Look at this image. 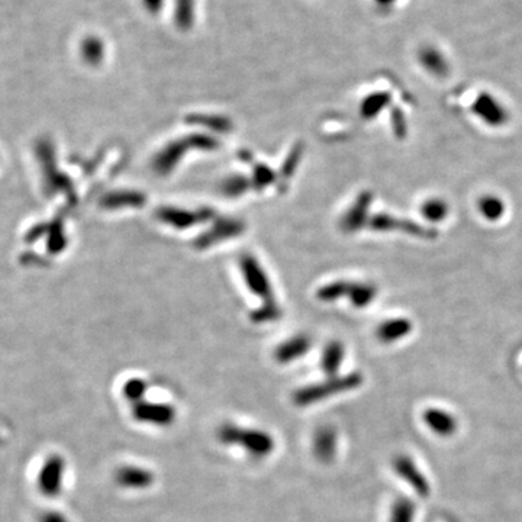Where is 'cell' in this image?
<instances>
[{
    "mask_svg": "<svg viewBox=\"0 0 522 522\" xmlns=\"http://www.w3.org/2000/svg\"><path fill=\"white\" fill-rule=\"evenodd\" d=\"M216 437L223 445H237L252 459H265L276 449V441L272 434L258 430L240 427L233 422L222 424L216 430Z\"/></svg>",
    "mask_w": 522,
    "mask_h": 522,
    "instance_id": "cell-1",
    "label": "cell"
},
{
    "mask_svg": "<svg viewBox=\"0 0 522 522\" xmlns=\"http://www.w3.org/2000/svg\"><path fill=\"white\" fill-rule=\"evenodd\" d=\"M361 383H363L361 373H350L347 376H334L328 378L325 382L314 383L297 389L293 393L292 400L296 406L307 408L319 403L322 400H326L332 396H337L340 393L354 390L358 386H361Z\"/></svg>",
    "mask_w": 522,
    "mask_h": 522,
    "instance_id": "cell-2",
    "label": "cell"
},
{
    "mask_svg": "<svg viewBox=\"0 0 522 522\" xmlns=\"http://www.w3.org/2000/svg\"><path fill=\"white\" fill-rule=\"evenodd\" d=\"M367 225L378 233H390V231H400L406 235H411L415 238L422 240H434L437 238L438 233L432 228H427L421 223H417L411 219H402L388 213H378L368 219Z\"/></svg>",
    "mask_w": 522,
    "mask_h": 522,
    "instance_id": "cell-3",
    "label": "cell"
},
{
    "mask_svg": "<svg viewBox=\"0 0 522 522\" xmlns=\"http://www.w3.org/2000/svg\"><path fill=\"white\" fill-rule=\"evenodd\" d=\"M65 476V460L60 454H53L43 463L36 484L44 496L55 498L61 494Z\"/></svg>",
    "mask_w": 522,
    "mask_h": 522,
    "instance_id": "cell-4",
    "label": "cell"
},
{
    "mask_svg": "<svg viewBox=\"0 0 522 522\" xmlns=\"http://www.w3.org/2000/svg\"><path fill=\"white\" fill-rule=\"evenodd\" d=\"M132 417L135 421L142 424L169 427L176 421L177 411L170 403L142 400L132 406Z\"/></svg>",
    "mask_w": 522,
    "mask_h": 522,
    "instance_id": "cell-5",
    "label": "cell"
},
{
    "mask_svg": "<svg viewBox=\"0 0 522 522\" xmlns=\"http://www.w3.org/2000/svg\"><path fill=\"white\" fill-rule=\"evenodd\" d=\"M472 110L479 119H481L484 124L494 128L504 127L509 121L508 110L499 100H496V97H494L488 92H481L474 99Z\"/></svg>",
    "mask_w": 522,
    "mask_h": 522,
    "instance_id": "cell-6",
    "label": "cell"
},
{
    "mask_svg": "<svg viewBox=\"0 0 522 522\" xmlns=\"http://www.w3.org/2000/svg\"><path fill=\"white\" fill-rule=\"evenodd\" d=\"M393 469L399 474V477L405 480L420 496L427 498L431 494L430 481L427 480L424 473L417 467L415 462L411 457L398 456L393 462Z\"/></svg>",
    "mask_w": 522,
    "mask_h": 522,
    "instance_id": "cell-7",
    "label": "cell"
},
{
    "mask_svg": "<svg viewBox=\"0 0 522 522\" xmlns=\"http://www.w3.org/2000/svg\"><path fill=\"white\" fill-rule=\"evenodd\" d=\"M312 452L318 462L331 463L339 452V432L334 427H319L312 440Z\"/></svg>",
    "mask_w": 522,
    "mask_h": 522,
    "instance_id": "cell-8",
    "label": "cell"
},
{
    "mask_svg": "<svg viewBox=\"0 0 522 522\" xmlns=\"http://www.w3.org/2000/svg\"><path fill=\"white\" fill-rule=\"evenodd\" d=\"M115 481L124 489L144 491L153 486L156 474L145 467L122 466L115 472Z\"/></svg>",
    "mask_w": 522,
    "mask_h": 522,
    "instance_id": "cell-9",
    "label": "cell"
},
{
    "mask_svg": "<svg viewBox=\"0 0 522 522\" xmlns=\"http://www.w3.org/2000/svg\"><path fill=\"white\" fill-rule=\"evenodd\" d=\"M373 195L370 192H361L353 206L347 211L341 220V228L346 233H356L368 223V208L371 206Z\"/></svg>",
    "mask_w": 522,
    "mask_h": 522,
    "instance_id": "cell-10",
    "label": "cell"
},
{
    "mask_svg": "<svg viewBox=\"0 0 522 522\" xmlns=\"http://www.w3.org/2000/svg\"><path fill=\"white\" fill-rule=\"evenodd\" d=\"M427 427L440 437H450L457 431V420L444 409L430 408L422 415Z\"/></svg>",
    "mask_w": 522,
    "mask_h": 522,
    "instance_id": "cell-11",
    "label": "cell"
},
{
    "mask_svg": "<svg viewBox=\"0 0 522 522\" xmlns=\"http://www.w3.org/2000/svg\"><path fill=\"white\" fill-rule=\"evenodd\" d=\"M411 332H412L411 321L406 318H393L382 322L376 331V335L379 341L385 344H392L403 340Z\"/></svg>",
    "mask_w": 522,
    "mask_h": 522,
    "instance_id": "cell-12",
    "label": "cell"
},
{
    "mask_svg": "<svg viewBox=\"0 0 522 522\" xmlns=\"http://www.w3.org/2000/svg\"><path fill=\"white\" fill-rule=\"evenodd\" d=\"M241 267H243V272L245 275V280L250 286V289L260 294V296H265V297H270V284H269V280L266 279L263 270H261V267L258 266L257 261L250 257V255H245L243 258V263H241Z\"/></svg>",
    "mask_w": 522,
    "mask_h": 522,
    "instance_id": "cell-13",
    "label": "cell"
},
{
    "mask_svg": "<svg viewBox=\"0 0 522 522\" xmlns=\"http://www.w3.org/2000/svg\"><path fill=\"white\" fill-rule=\"evenodd\" d=\"M311 340L307 335H297L279 346L275 351V360L280 364H287L294 361L296 358L304 357L311 348Z\"/></svg>",
    "mask_w": 522,
    "mask_h": 522,
    "instance_id": "cell-14",
    "label": "cell"
},
{
    "mask_svg": "<svg viewBox=\"0 0 522 522\" xmlns=\"http://www.w3.org/2000/svg\"><path fill=\"white\" fill-rule=\"evenodd\" d=\"M418 60L421 63V65L430 73L432 74L434 78L442 79L447 78L450 73V65L449 61L445 60L444 54L441 51H438L435 47L432 46H427L424 48L420 50V55Z\"/></svg>",
    "mask_w": 522,
    "mask_h": 522,
    "instance_id": "cell-15",
    "label": "cell"
},
{
    "mask_svg": "<svg viewBox=\"0 0 522 522\" xmlns=\"http://www.w3.org/2000/svg\"><path fill=\"white\" fill-rule=\"evenodd\" d=\"M159 218L170 225L176 227V228H188L193 223L199 222V220H205L208 219L212 213L211 211H203V212H189V211H180V209H160L159 211Z\"/></svg>",
    "mask_w": 522,
    "mask_h": 522,
    "instance_id": "cell-16",
    "label": "cell"
},
{
    "mask_svg": "<svg viewBox=\"0 0 522 522\" xmlns=\"http://www.w3.org/2000/svg\"><path fill=\"white\" fill-rule=\"evenodd\" d=\"M189 141H177V142H171L170 145H167L164 150L156 157L154 160V169L161 173L166 174L169 173L179 161V159L183 156L184 150L188 148Z\"/></svg>",
    "mask_w": 522,
    "mask_h": 522,
    "instance_id": "cell-17",
    "label": "cell"
},
{
    "mask_svg": "<svg viewBox=\"0 0 522 522\" xmlns=\"http://www.w3.org/2000/svg\"><path fill=\"white\" fill-rule=\"evenodd\" d=\"M344 354H346V350L340 341H331L324 348V353L321 357V367L325 375H328L329 378L337 376V373L344 360Z\"/></svg>",
    "mask_w": 522,
    "mask_h": 522,
    "instance_id": "cell-18",
    "label": "cell"
},
{
    "mask_svg": "<svg viewBox=\"0 0 522 522\" xmlns=\"http://www.w3.org/2000/svg\"><path fill=\"white\" fill-rule=\"evenodd\" d=\"M392 102V95L389 92H375L368 95L361 106L360 114L364 119H375L383 109H386Z\"/></svg>",
    "mask_w": 522,
    "mask_h": 522,
    "instance_id": "cell-19",
    "label": "cell"
},
{
    "mask_svg": "<svg viewBox=\"0 0 522 522\" xmlns=\"http://www.w3.org/2000/svg\"><path fill=\"white\" fill-rule=\"evenodd\" d=\"M378 294V289L375 284L370 283H350L347 296L350 297L351 304L356 308H366L368 307Z\"/></svg>",
    "mask_w": 522,
    "mask_h": 522,
    "instance_id": "cell-20",
    "label": "cell"
},
{
    "mask_svg": "<svg viewBox=\"0 0 522 522\" xmlns=\"http://www.w3.org/2000/svg\"><path fill=\"white\" fill-rule=\"evenodd\" d=\"M241 230H243V223H240L237 220L220 222V223H218V225L209 234L203 235L199 240V247L211 245L212 243H215L218 240H223V238H228V237L237 235V234H240Z\"/></svg>",
    "mask_w": 522,
    "mask_h": 522,
    "instance_id": "cell-21",
    "label": "cell"
},
{
    "mask_svg": "<svg viewBox=\"0 0 522 522\" xmlns=\"http://www.w3.org/2000/svg\"><path fill=\"white\" fill-rule=\"evenodd\" d=\"M477 205H479V212L481 213V216L489 222H496L505 215V203L501 198L495 195L481 196Z\"/></svg>",
    "mask_w": 522,
    "mask_h": 522,
    "instance_id": "cell-22",
    "label": "cell"
},
{
    "mask_svg": "<svg viewBox=\"0 0 522 522\" xmlns=\"http://www.w3.org/2000/svg\"><path fill=\"white\" fill-rule=\"evenodd\" d=\"M422 216L428 220V222H442L447 216H449L450 208L447 205V202L444 199H428L422 208H421Z\"/></svg>",
    "mask_w": 522,
    "mask_h": 522,
    "instance_id": "cell-23",
    "label": "cell"
},
{
    "mask_svg": "<svg viewBox=\"0 0 522 522\" xmlns=\"http://www.w3.org/2000/svg\"><path fill=\"white\" fill-rule=\"evenodd\" d=\"M415 519V505L411 499L399 498L390 509L389 522H414Z\"/></svg>",
    "mask_w": 522,
    "mask_h": 522,
    "instance_id": "cell-24",
    "label": "cell"
},
{
    "mask_svg": "<svg viewBox=\"0 0 522 522\" xmlns=\"http://www.w3.org/2000/svg\"><path fill=\"white\" fill-rule=\"evenodd\" d=\"M348 287H350L348 282H344V280L332 282V283H329V284L319 289L318 297L321 301L332 302L335 299H340V297L346 296L348 293Z\"/></svg>",
    "mask_w": 522,
    "mask_h": 522,
    "instance_id": "cell-25",
    "label": "cell"
},
{
    "mask_svg": "<svg viewBox=\"0 0 522 522\" xmlns=\"http://www.w3.org/2000/svg\"><path fill=\"white\" fill-rule=\"evenodd\" d=\"M147 382L139 379V378H134V379H129L124 388H122V395L125 399L131 400L134 405L138 403V402H142L144 400V396L147 393Z\"/></svg>",
    "mask_w": 522,
    "mask_h": 522,
    "instance_id": "cell-26",
    "label": "cell"
},
{
    "mask_svg": "<svg viewBox=\"0 0 522 522\" xmlns=\"http://www.w3.org/2000/svg\"><path fill=\"white\" fill-rule=\"evenodd\" d=\"M144 196L138 195V193H131V192H122V193H115L112 195L110 198L106 199V205L109 206H138L144 203Z\"/></svg>",
    "mask_w": 522,
    "mask_h": 522,
    "instance_id": "cell-27",
    "label": "cell"
},
{
    "mask_svg": "<svg viewBox=\"0 0 522 522\" xmlns=\"http://www.w3.org/2000/svg\"><path fill=\"white\" fill-rule=\"evenodd\" d=\"M390 115H392L390 121H392L393 134L396 135L398 139H403L408 135V122H406L405 114L402 112V109L395 107V109H392Z\"/></svg>",
    "mask_w": 522,
    "mask_h": 522,
    "instance_id": "cell-28",
    "label": "cell"
},
{
    "mask_svg": "<svg viewBox=\"0 0 522 522\" xmlns=\"http://www.w3.org/2000/svg\"><path fill=\"white\" fill-rule=\"evenodd\" d=\"M247 180L243 177H231L228 179L222 186L223 193H227L228 196H238L243 192L247 191Z\"/></svg>",
    "mask_w": 522,
    "mask_h": 522,
    "instance_id": "cell-29",
    "label": "cell"
},
{
    "mask_svg": "<svg viewBox=\"0 0 522 522\" xmlns=\"http://www.w3.org/2000/svg\"><path fill=\"white\" fill-rule=\"evenodd\" d=\"M277 316H279V309L272 302H269L265 308L257 311L251 318L254 322H269V321L276 319Z\"/></svg>",
    "mask_w": 522,
    "mask_h": 522,
    "instance_id": "cell-30",
    "label": "cell"
},
{
    "mask_svg": "<svg viewBox=\"0 0 522 522\" xmlns=\"http://www.w3.org/2000/svg\"><path fill=\"white\" fill-rule=\"evenodd\" d=\"M103 54V48L102 44L97 40H89L85 43V55L87 60H90L92 63H97L100 60Z\"/></svg>",
    "mask_w": 522,
    "mask_h": 522,
    "instance_id": "cell-31",
    "label": "cell"
},
{
    "mask_svg": "<svg viewBox=\"0 0 522 522\" xmlns=\"http://www.w3.org/2000/svg\"><path fill=\"white\" fill-rule=\"evenodd\" d=\"M273 180H275V174L272 173L270 169L263 167V166H260L257 169V171H255V183H257V186H260V188H263V186L270 184Z\"/></svg>",
    "mask_w": 522,
    "mask_h": 522,
    "instance_id": "cell-32",
    "label": "cell"
},
{
    "mask_svg": "<svg viewBox=\"0 0 522 522\" xmlns=\"http://www.w3.org/2000/svg\"><path fill=\"white\" fill-rule=\"evenodd\" d=\"M38 522H70L68 518L55 509H48L44 511L40 516H38Z\"/></svg>",
    "mask_w": 522,
    "mask_h": 522,
    "instance_id": "cell-33",
    "label": "cell"
},
{
    "mask_svg": "<svg viewBox=\"0 0 522 522\" xmlns=\"http://www.w3.org/2000/svg\"><path fill=\"white\" fill-rule=\"evenodd\" d=\"M189 5H193V2H192V0H180V22H181V25H184L186 26V23L184 22H188V25H189V22H191V18H192V9H189Z\"/></svg>",
    "mask_w": 522,
    "mask_h": 522,
    "instance_id": "cell-34",
    "label": "cell"
},
{
    "mask_svg": "<svg viewBox=\"0 0 522 522\" xmlns=\"http://www.w3.org/2000/svg\"><path fill=\"white\" fill-rule=\"evenodd\" d=\"M144 5H145V8H147L148 11L153 12V14H156V12H159V11L161 9V6L164 5V0H144Z\"/></svg>",
    "mask_w": 522,
    "mask_h": 522,
    "instance_id": "cell-35",
    "label": "cell"
},
{
    "mask_svg": "<svg viewBox=\"0 0 522 522\" xmlns=\"http://www.w3.org/2000/svg\"><path fill=\"white\" fill-rule=\"evenodd\" d=\"M375 2L382 11H388L398 2V0H375Z\"/></svg>",
    "mask_w": 522,
    "mask_h": 522,
    "instance_id": "cell-36",
    "label": "cell"
}]
</instances>
